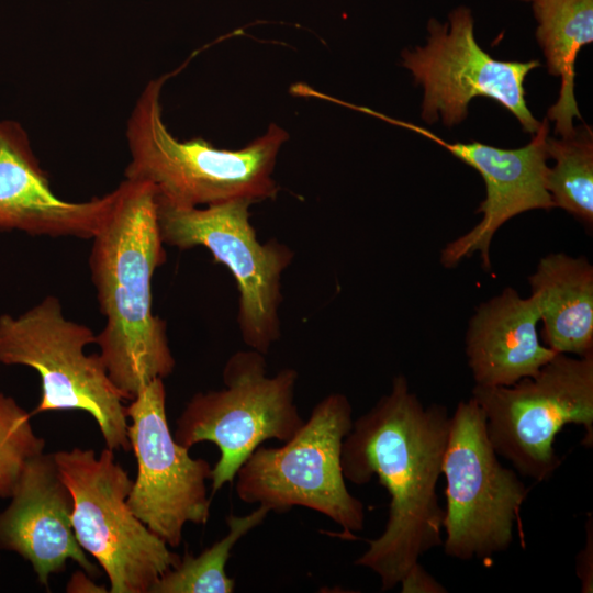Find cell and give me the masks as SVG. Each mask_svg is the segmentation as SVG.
Wrapping results in <instances>:
<instances>
[{
	"instance_id": "cell-16",
	"label": "cell",
	"mask_w": 593,
	"mask_h": 593,
	"mask_svg": "<svg viewBox=\"0 0 593 593\" xmlns=\"http://www.w3.org/2000/svg\"><path fill=\"white\" fill-rule=\"evenodd\" d=\"M539 321L535 296L523 298L512 287L474 310L465 350L475 385H512L536 374L558 354L540 343Z\"/></svg>"
},
{
	"instance_id": "cell-11",
	"label": "cell",
	"mask_w": 593,
	"mask_h": 593,
	"mask_svg": "<svg viewBox=\"0 0 593 593\" xmlns=\"http://www.w3.org/2000/svg\"><path fill=\"white\" fill-rule=\"evenodd\" d=\"M448 18L449 24L429 20L426 46L402 52L403 66L424 88L422 119L430 124L440 115L451 127L467 118L473 98L486 97L510 111L525 132L534 134L541 122L526 104L524 80L540 66L539 60H497L477 43L469 9L460 7Z\"/></svg>"
},
{
	"instance_id": "cell-1",
	"label": "cell",
	"mask_w": 593,
	"mask_h": 593,
	"mask_svg": "<svg viewBox=\"0 0 593 593\" xmlns=\"http://www.w3.org/2000/svg\"><path fill=\"white\" fill-rule=\"evenodd\" d=\"M450 415L446 406H425L395 376L389 393L353 423L342 446L345 480L363 485L373 477L390 495L382 534L368 540L355 561L381 581V591L400 584L429 550L443 546L445 510L437 495Z\"/></svg>"
},
{
	"instance_id": "cell-7",
	"label": "cell",
	"mask_w": 593,
	"mask_h": 593,
	"mask_svg": "<svg viewBox=\"0 0 593 593\" xmlns=\"http://www.w3.org/2000/svg\"><path fill=\"white\" fill-rule=\"evenodd\" d=\"M499 455L537 482L552 477L562 460L555 450L567 425L582 426V444L593 445V354H556L536 374L507 387L472 389Z\"/></svg>"
},
{
	"instance_id": "cell-20",
	"label": "cell",
	"mask_w": 593,
	"mask_h": 593,
	"mask_svg": "<svg viewBox=\"0 0 593 593\" xmlns=\"http://www.w3.org/2000/svg\"><path fill=\"white\" fill-rule=\"evenodd\" d=\"M547 155L556 164L546 171V189L555 208L593 225V133L590 126L575 128L560 139L547 137Z\"/></svg>"
},
{
	"instance_id": "cell-12",
	"label": "cell",
	"mask_w": 593,
	"mask_h": 593,
	"mask_svg": "<svg viewBox=\"0 0 593 593\" xmlns=\"http://www.w3.org/2000/svg\"><path fill=\"white\" fill-rule=\"evenodd\" d=\"M127 436L137 474L127 505L146 527L170 548L182 541L187 523L205 525L211 499L206 480L212 466L192 458L171 434L166 414L164 379L144 385L126 406Z\"/></svg>"
},
{
	"instance_id": "cell-4",
	"label": "cell",
	"mask_w": 593,
	"mask_h": 593,
	"mask_svg": "<svg viewBox=\"0 0 593 593\" xmlns=\"http://www.w3.org/2000/svg\"><path fill=\"white\" fill-rule=\"evenodd\" d=\"M97 335L67 318L59 299L46 295L27 311L0 315V363L25 366L41 378L32 414L81 410L93 417L108 448L131 450L126 406L99 354L85 349Z\"/></svg>"
},
{
	"instance_id": "cell-22",
	"label": "cell",
	"mask_w": 593,
	"mask_h": 593,
	"mask_svg": "<svg viewBox=\"0 0 593 593\" xmlns=\"http://www.w3.org/2000/svg\"><path fill=\"white\" fill-rule=\"evenodd\" d=\"M402 593H446L447 589L440 584L425 568L415 563L403 577L400 584Z\"/></svg>"
},
{
	"instance_id": "cell-8",
	"label": "cell",
	"mask_w": 593,
	"mask_h": 593,
	"mask_svg": "<svg viewBox=\"0 0 593 593\" xmlns=\"http://www.w3.org/2000/svg\"><path fill=\"white\" fill-rule=\"evenodd\" d=\"M72 501L71 523L81 548L101 566L110 593H149L180 556L141 522L127 505L133 481L114 450L54 452Z\"/></svg>"
},
{
	"instance_id": "cell-25",
	"label": "cell",
	"mask_w": 593,
	"mask_h": 593,
	"mask_svg": "<svg viewBox=\"0 0 593 593\" xmlns=\"http://www.w3.org/2000/svg\"><path fill=\"white\" fill-rule=\"evenodd\" d=\"M523 1H533V0H523Z\"/></svg>"
},
{
	"instance_id": "cell-14",
	"label": "cell",
	"mask_w": 593,
	"mask_h": 593,
	"mask_svg": "<svg viewBox=\"0 0 593 593\" xmlns=\"http://www.w3.org/2000/svg\"><path fill=\"white\" fill-rule=\"evenodd\" d=\"M8 506L0 512V549L14 552L33 568L40 584L61 572L68 560L90 577L98 568L79 545L71 523L74 501L54 454H41L25 466Z\"/></svg>"
},
{
	"instance_id": "cell-17",
	"label": "cell",
	"mask_w": 593,
	"mask_h": 593,
	"mask_svg": "<svg viewBox=\"0 0 593 593\" xmlns=\"http://www.w3.org/2000/svg\"><path fill=\"white\" fill-rule=\"evenodd\" d=\"M545 346L558 354H593V266L583 256L550 253L528 277Z\"/></svg>"
},
{
	"instance_id": "cell-19",
	"label": "cell",
	"mask_w": 593,
	"mask_h": 593,
	"mask_svg": "<svg viewBox=\"0 0 593 593\" xmlns=\"http://www.w3.org/2000/svg\"><path fill=\"white\" fill-rule=\"evenodd\" d=\"M270 511L262 506L246 515L230 514L227 533L200 555L186 552L177 564L154 583L149 593H232L235 580L227 575L226 563L240 538L260 525Z\"/></svg>"
},
{
	"instance_id": "cell-23",
	"label": "cell",
	"mask_w": 593,
	"mask_h": 593,
	"mask_svg": "<svg viewBox=\"0 0 593 593\" xmlns=\"http://www.w3.org/2000/svg\"><path fill=\"white\" fill-rule=\"evenodd\" d=\"M584 547L577 557L575 572L581 582V592H593V525L592 516L588 517Z\"/></svg>"
},
{
	"instance_id": "cell-5",
	"label": "cell",
	"mask_w": 593,
	"mask_h": 593,
	"mask_svg": "<svg viewBox=\"0 0 593 593\" xmlns=\"http://www.w3.org/2000/svg\"><path fill=\"white\" fill-rule=\"evenodd\" d=\"M353 423L349 399L326 395L290 440L259 446L240 466L234 479L238 499L275 513L294 506L316 511L343 528L342 537L356 539L365 526V506L348 491L340 465Z\"/></svg>"
},
{
	"instance_id": "cell-15",
	"label": "cell",
	"mask_w": 593,
	"mask_h": 593,
	"mask_svg": "<svg viewBox=\"0 0 593 593\" xmlns=\"http://www.w3.org/2000/svg\"><path fill=\"white\" fill-rule=\"evenodd\" d=\"M113 201V191L86 201L55 194L20 123L0 120V232L92 239Z\"/></svg>"
},
{
	"instance_id": "cell-18",
	"label": "cell",
	"mask_w": 593,
	"mask_h": 593,
	"mask_svg": "<svg viewBox=\"0 0 593 593\" xmlns=\"http://www.w3.org/2000/svg\"><path fill=\"white\" fill-rule=\"evenodd\" d=\"M538 22L536 37L548 71L561 78L558 101L549 108L555 133L568 137L575 131L573 118L581 119L574 98V63L581 47L593 42V0H533Z\"/></svg>"
},
{
	"instance_id": "cell-10",
	"label": "cell",
	"mask_w": 593,
	"mask_h": 593,
	"mask_svg": "<svg viewBox=\"0 0 593 593\" xmlns=\"http://www.w3.org/2000/svg\"><path fill=\"white\" fill-rule=\"evenodd\" d=\"M441 474L446 480L445 553L471 560L507 550L528 488L501 463L473 398L459 402L450 415Z\"/></svg>"
},
{
	"instance_id": "cell-9",
	"label": "cell",
	"mask_w": 593,
	"mask_h": 593,
	"mask_svg": "<svg viewBox=\"0 0 593 593\" xmlns=\"http://www.w3.org/2000/svg\"><path fill=\"white\" fill-rule=\"evenodd\" d=\"M247 199L205 208L176 206L157 199L160 236L181 250L204 247L224 265L239 292L237 322L243 342L266 355L281 337L282 275L294 253L271 238L261 243L249 221Z\"/></svg>"
},
{
	"instance_id": "cell-24",
	"label": "cell",
	"mask_w": 593,
	"mask_h": 593,
	"mask_svg": "<svg viewBox=\"0 0 593 593\" xmlns=\"http://www.w3.org/2000/svg\"><path fill=\"white\" fill-rule=\"evenodd\" d=\"M66 591L68 593H107L105 586L96 584L86 571H76L71 574Z\"/></svg>"
},
{
	"instance_id": "cell-13",
	"label": "cell",
	"mask_w": 593,
	"mask_h": 593,
	"mask_svg": "<svg viewBox=\"0 0 593 593\" xmlns=\"http://www.w3.org/2000/svg\"><path fill=\"white\" fill-rule=\"evenodd\" d=\"M376 116L434 141L475 169L485 183V199L475 211L482 213V219L470 231L445 245L439 256V261L445 268H455L465 258L480 253L483 269L490 271L491 243L496 231L505 222L530 210L555 208L545 183L548 168L546 164L548 118L540 123L527 145L504 149L479 142L448 143L418 125L392 120L379 113H376Z\"/></svg>"
},
{
	"instance_id": "cell-3",
	"label": "cell",
	"mask_w": 593,
	"mask_h": 593,
	"mask_svg": "<svg viewBox=\"0 0 593 593\" xmlns=\"http://www.w3.org/2000/svg\"><path fill=\"white\" fill-rule=\"evenodd\" d=\"M169 75L147 82L126 124L130 163L124 176L146 181L166 203L194 208L233 199L272 200L277 157L288 133L271 124L237 150L220 149L201 137L179 141L163 120L161 91Z\"/></svg>"
},
{
	"instance_id": "cell-2",
	"label": "cell",
	"mask_w": 593,
	"mask_h": 593,
	"mask_svg": "<svg viewBox=\"0 0 593 593\" xmlns=\"http://www.w3.org/2000/svg\"><path fill=\"white\" fill-rule=\"evenodd\" d=\"M112 191L88 262L105 318L96 337L99 356L124 400L132 401L144 385L169 377L176 366L167 325L153 311V277L166 253L155 187L125 178Z\"/></svg>"
},
{
	"instance_id": "cell-21",
	"label": "cell",
	"mask_w": 593,
	"mask_h": 593,
	"mask_svg": "<svg viewBox=\"0 0 593 593\" xmlns=\"http://www.w3.org/2000/svg\"><path fill=\"white\" fill-rule=\"evenodd\" d=\"M26 410L0 392V499H9L25 466L44 452L45 440L37 436Z\"/></svg>"
},
{
	"instance_id": "cell-6",
	"label": "cell",
	"mask_w": 593,
	"mask_h": 593,
	"mask_svg": "<svg viewBox=\"0 0 593 593\" xmlns=\"http://www.w3.org/2000/svg\"><path fill=\"white\" fill-rule=\"evenodd\" d=\"M223 388L195 393L177 418L175 439L191 448L210 441L220 458L212 467V494L234 482L240 466L269 439L286 443L302 427L295 404L299 373L284 368L267 374L265 355L239 350L226 361Z\"/></svg>"
}]
</instances>
